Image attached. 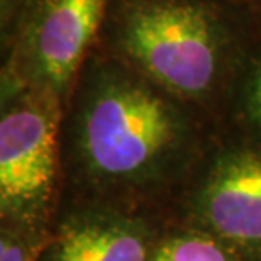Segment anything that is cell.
<instances>
[{
  "instance_id": "obj_1",
  "label": "cell",
  "mask_w": 261,
  "mask_h": 261,
  "mask_svg": "<svg viewBox=\"0 0 261 261\" xmlns=\"http://www.w3.org/2000/svg\"><path fill=\"white\" fill-rule=\"evenodd\" d=\"M202 114L95 44L73 83L61 136L93 184L144 189L195 153Z\"/></svg>"
},
{
  "instance_id": "obj_2",
  "label": "cell",
  "mask_w": 261,
  "mask_h": 261,
  "mask_svg": "<svg viewBox=\"0 0 261 261\" xmlns=\"http://www.w3.org/2000/svg\"><path fill=\"white\" fill-rule=\"evenodd\" d=\"M259 29L248 0H109L97 46L205 114Z\"/></svg>"
},
{
  "instance_id": "obj_3",
  "label": "cell",
  "mask_w": 261,
  "mask_h": 261,
  "mask_svg": "<svg viewBox=\"0 0 261 261\" xmlns=\"http://www.w3.org/2000/svg\"><path fill=\"white\" fill-rule=\"evenodd\" d=\"M65 102L49 88L2 76L0 205L9 226L34 231L48 217Z\"/></svg>"
},
{
  "instance_id": "obj_4",
  "label": "cell",
  "mask_w": 261,
  "mask_h": 261,
  "mask_svg": "<svg viewBox=\"0 0 261 261\" xmlns=\"http://www.w3.org/2000/svg\"><path fill=\"white\" fill-rule=\"evenodd\" d=\"M109 0H2L5 78L53 90L68 102L95 48Z\"/></svg>"
},
{
  "instance_id": "obj_5",
  "label": "cell",
  "mask_w": 261,
  "mask_h": 261,
  "mask_svg": "<svg viewBox=\"0 0 261 261\" xmlns=\"http://www.w3.org/2000/svg\"><path fill=\"white\" fill-rule=\"evenodd\" d=\"M243 139V138H241ZM198 222L234 251L261 254V148L222 146L195 197Z\"/></svg>"
},
{
  "instance_id": "obj_6",
  "label": "cell",
  "mask_w": 261,
  "mask_h": 261,
  "mask_svg": "<svg viewBox=\"0 0 261 261\" xmlns=\"http://www.w3.org/2000/svg\"><path fill=\"white\" fill-rule=\"evenodd\" d=\"M151 254L144 224L114 211L71 216L48 248V261H149Z\"/></svg>"
},
{
  "instance_id": "obj_7",
  "label": "cell",
  "mask_w": 261,
  "mask_h": 261,
  "mask_svg": "<svg viewBox=\"0 0 261 261\" xmlns=\"http://www.w3.org/2000/svg\"><path fill=\"white\" fill-rule=\"evenodd\" d=\"M224 111L229 112L241 138L261 148V29L244 53Z\"/></svg>"
},
{
  "instance_id": "obj_8",
  "label": "cell",
  "mask_w": 261,
  "mask_h": 261,
  "mask_svg": "<svg viewBox=\"0 0 261 261\" xmlns=\"http://www.w3.org/2000/svg\"><path fill=\"white\" fill-rule=\"evenodd\" d=\"M149 261H238V258L232 248L212 234L185 232L160 243Z\"/></svg>"
},
{
  "instance_id": "obj_9",
  "label": "cell",
  "mask_w": 261,
  "mask_h": 261,
  "mask_svg": "<svg viewBox=\"0 0 261 261\" xmlns=\"http://www.w3.org/2000/svg\"><path fill=\"white\" fill-rule=\"evenodd\" d=\"M0 261H34V243H29L20 234L19 227H4L0 239Z\"/></svg>"
},
{
  "instance_id": "obj_10",
  "label": "cell",
  "mask_w": 261,
  "mask_h": 261,
  "mask_svg": "<svg viewBox=\"0 0 261 261\" xmlns=\"http://www.w3.org/2000/svg\"><path fill=\"white\" fill-rule=\"evenodd\" d=\"M249 7H251L254 17H256L259 28H261V0H248Z\"/></svg>"
}]
</instances>
